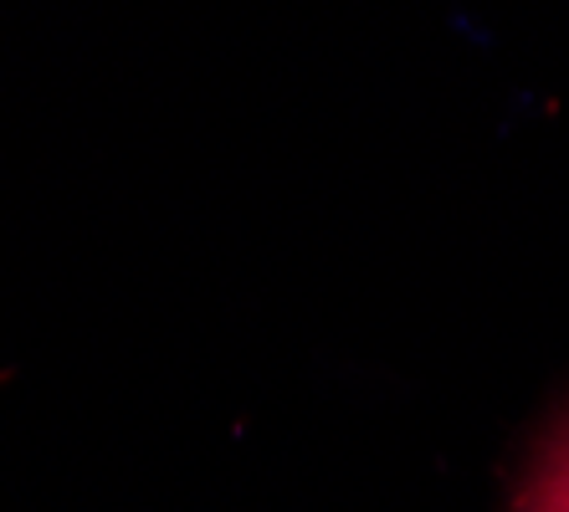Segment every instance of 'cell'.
<instances>
[{
  "label": "cell",
  "mask_w": 569,
  "mask_h": 512,
  "mask_svg": "<svg viewBox=\"0 0 569 512\" xmlns=\"http://www.w3.org/2000/svg\"><path fill=\"white\" fill-rule=\"evenodd\" d=\"M513 512H569V410L539 441V456L523 476Z\"/></svg>",
  "instance_id": "6da1fadb"
}]
</instances>
